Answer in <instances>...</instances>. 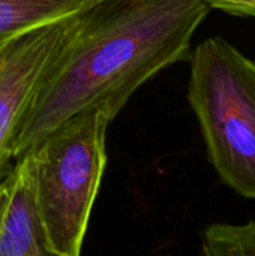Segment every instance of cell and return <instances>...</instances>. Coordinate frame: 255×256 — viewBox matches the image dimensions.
Returning a JSON list of instances; mask_svg holds the SVG:
<instances>
[{"instance_id":"cell-6","label":"cell","mask_w":255,"mask_h":256,"mask_svg":"<svg viewBox=\"0 0 255 256\" xmlns=\"http://www.w3.org/2000/svg\"><path fill=\"white\" fill-rule=\"evenodd\" d=\"M96 0H0V46L48 22L68 18Z\"/></svg>"},{"instance_id":"cell-3","label":"cell","mask_w":255,"mask_h":256,"mask_svg":"<svg viewBox=\"0 0 255 256\" xmlns=\"http://www.w3.org/2000/svg\"><path fill=\"white\" fill-rule=\"evenodd\" d=\"M188 100L221 182L255 200V62L221 36L189 57Z\"/></svg>"},{"instance_id":"cell-9","label":"cell","mask_w":255,"mask_h":256,"mask_svg":"<svg viewBox=\"0 0 255 256\" xmlns=\"http://www.w3.org/2000/svg\"><path fill=\"white\" fill-rule=\"evenodd\" d=\"M2 201H3V186H2V182H0V207H2Z\"/></svg>"},{"instance_id":"cell-5","label":"cell","mask_w":255,"mask_h":256,"mask_svg":"<svg viewBox=\"0 0 255 256\" xmlns=\"http://www.w3.org/2000/svg\"><path fill=\"white\" fill-rule=\"evenodd\" d=\"M2 186L0 256H51L29 153L15 159Z\"/></svg>"},{"instance_id":"cell-8","label":"cell","mask_w":255,"mask_h":256,"mask_svg":"<svg viewBox=\"0 0 255 256\" xmlns=\"http://www.w3.org/2000/svg\"><path fill=\"white\" fill-rule=\"evenodd\" d=\"M210 8L236 16H255V0H204Z\"/></svg>"},{"instance_id":"cell-7","label":"cell","mask_w":255,"mask_h":256,"mask_svg":"<svg viewBox=\"0 0 255 256\" xmlns=\"http://www.w3.org/2000/svg\"><path fill=\"white\" fill-rule=\"evenodd\" d=\"M206 256H255V220L243 225L213 224L203 236Z\"/></svg>"},{"instance_id":"cell-4","label":"cell","mask_w":255,"mask_h":256,"mask_svg":"<svg viewBox=\"0 0 255 256\" xmlns=\"http://www.w3.org/2000/svg\"><path fill=\"white\" fill-rule=\"evenodd\" d=\"M71 20L72 15L35 27L0 46V182L17 159L15 138L23 116L62 46Z\"/></svg>"},{"instance_id":"cell-1","label":"cell","mask_w":255,"mask_h":256,"mask_svg":"<svg viewBox=\"0 0 255 256\" xmlns=\"http://www.w3.org/2000/svg\"><path fill=\"white\" fill-rule=\"evenodd\" d=\"M209 10L204 0H96L72 15L23 116L15 158L81 111L104 108L116 117L140 86L189 60Z\"/></svg>"},{"instance_id":"cell-2","label":"cell","mask_w":255,"mask_h":256,"mask_svg":"<svg viewBox=\"0 0 255 256\" xmlns=\"http://www.w3.org/2000/svg\"><path fill=\"white\" fill-rule=\"evenodd\" d=\"M113 118L104 108L81 111L26 152L51 256L81 254L107 165Z\"/></svg>"}]
</instances>
